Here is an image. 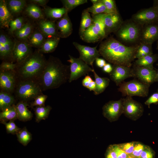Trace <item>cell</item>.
I'll use <instances>...</instances> for the list:
<instances>
[{"instance_id":"20","label":"cell","mask_w":158,"mask_h":158,"mask_svg":"<svg viewBox=\"0 0 158 158\" xmlns=\"http://www.w3.org/2000/svg\"><path fill=\"white\" fill-rule=\"evenodd\" d=\"M80 37L83 40L89 43L96 42L103 39L93 23L80 35Z\"/></svg>"},{"instance_id":"45","label":"cell","mask_w":158,"mask_h":158,"mask_svg":"<svg viewBox=\"0 0 158 158\" xmlns=\"http://www.w3.org/2000/svg\"><path fill=\"white\" fill-rule=\"evenodd\" d=\"M145 145L141 143L136 142L133 151L130 157L140 158Z\"/></svg>"},{"instance_id":"30","label":"cell","mask_w":158,"mask_h":158,"mask_svg":"<svg viewBox=\"0 0 158 158\" xmlns=\"http://www.w3.org/2000/svg\"><path fill=\"white\" fill-rule=\"evenodd\" d=\"M156 55L151 54L147 56L136 60L134 65L153 69V64L157 60Z\"/></svg>"},{"instance_id":"50","label":"cell","mask_w":158,"mask_h":158,"mask_svg":"<svg viewBox=\"0 0 158 158\" xmlns=\"http://www.w3.org/2000/svg\"><path fill=\"white\" fill-rule=\"evenodd\" d=\"M105 158H118L112 145L107 147L105 154Z\"/></svg>"},{"instance_id":"36","label":"cell","mask_w":158,"mask_h":158,"mask_svg":"<svg viewBox=\"0 0 158 158\" xmlns=\"http://www.w3.org/2000/svg\"><path fill=\"white\" fill-rule=\"evenodd\" d=\"M26 11L30 17L35 19H40L44 17L40 8L35 4L28 5L26 9Z\"/></svg>"},{"instance_id":"13","label":"cell","mask_w":158,"mask_h":158,"mask_svg":"<svg viewBox=\"0 0 158 158\" xmlns=\"http://www.w3.org/2000/svg\"><path fill=\"white\" fill-rule=\"evenodd\" d=\"M113 70L109 74L111 80L119 86L128 78L133 77L132 68L127 66L113 65Z\"/></svg>"},{"instance_id":"62","label":"cell","mask_w":158,"mask_h":158,"mask_svg":"<svg viewBox=\"0 0 158 158\" xmlns=\"http://www.w3.org/2000/svg\"></svg>"},{"instance_id":"19","label":"cell","mask_w":158,"mask_h":158,"mask_svg":"<svg viewBox=\"0 0 158 158\" xmlns=\"http://www.w3.org/2000/svg\"><path fill=\"white\" fill-rule=\"evenodd\" d=\"M56 27L59 31L60 37L66 38L71 34L73 30L72 25L68 12L58 21Z\"/></svg>"},{"instance_id":"12","label":"cell","mask_w":158,"mask_h":158,"mask_svg":"<svg viewBox=\"0 0 158 158\" xmlns=\"http://www.w3.org/2000/svg\"><path fill=\"white\" fill-rule=\"evenodd\" d=\"M73 44L79 53V58L94 69V61L101 56L98 50L97 49V46L91 47L75 42H73Z\"/></svg>"},{"instance_id":"51","label":"cell","mask_w":158,"mask_h":158,"mask_svg":"<svg viewBox=\"0 0 158 158\" xmlns=\"http://www.w3.org/2000/svg\"><path fill=\"white\" fill-rule=\"evenodd\" d=\"M158 103V93H155L152 95L145 102V104L148 106L152 103L157 104Z\"/></svg>"},{"instance_id":"24","label":"cell","mask_w":158,"mask_h":158,"mask_svg":"<svg viewBox=\"0 0 158 158\" xmlns=\"http://www.w3.org/2000/svg\"><path fill=\"white\" fill-rule=\"evenodd\" d=\"M92 72L94 75L96 84V87L94 92L95 95H98L105 90L109 86L110 80L108 78L100 77L95 70Z\"/></svg>"},{"instance_id":"2","label":"cell","mask_w":158,"mask_h":158,"mask_svg":"<svg viewBox=\"0 0 158 158\" xmlns=\"http://www.w3.org/2000/svg\"><path fill=\"white\" fill-rule=\"evenodd\" d=\"M70 66L58 58L50 56L37 81L43 91L58 88L69 80Z\"/></svg>"},{"instance_id":"49","label":"cell","mask_w":158,"mask_h":158,"mask_svg":"<svg viewBox=\"0 0 158 158\" xmlns=\"http://www.w3.org/2000/svg\"><path fill=\"white\" fill-rule=\"evenodd\" d=\"M116 153L118 158H129L130 156L121 150L118 144L112 145Z\"/></svg>"},{"instance_id":"31","label":"cell","mask_w":158,"mask_h":158,"mask_svg":"<svg viewBox=\"0 0 158 158\" xmlns=\"http://www.w3.org/2000/svg\"><path fill=\"white\" fill-rule=\"evenodd\" d=\"M51 109V107L49 105L36 106L34 109L36 122H39L42 120L47 118Z\"/></svg>"},{"instance_id":"56","label":"cell","mask_w":158,"mask_h":158,"mask_svg":"<svg viewBox=\"0 0 158 158\" xmlns=\"http://www.w3.org/2000/svg\"><path fill=\"white\" fill-rule=\"evenodd\" d=\"M95 87L96 84L95 82L93 80L90 83L87 88L90 91H94L95 90Z\"/></svg>"},{"instance_id":"11","label":"cell","mask_w":158,"mask_h":158,"mask_svg":"<svg viewBox=\"0 0 158 158\" xmlns=\"http://www.w3.org/2000/svg\"><path fill=\"white\" fill-rule=\"evenodd\" d=\"M19 80L15 70H0V90L14 93Z\"/></svg>"},{"instance_id":"1","label":"cell","mask_w":158,"mask_h":158,"mask_svg":"<svg viewBox=\"0 0 158 158\" xmlns=\"http://www.w3.org/2000/svg\"><path fill=\"white\" fill-rule=\"evenodd\" d=\"M138 45L126 46L111 37L101 43L98 51L101 56L113 65L131 67L135 59Z\"/></svg>"},{"instance_id":"53","label":"cell","mask_w":158,"mask_h":158,"mask_svg":"<svg viewBox=\"0 0 158 158\" xmlns=\"http://www.w3.org/2000/svg\"><path fill=\"white\" fill-rule=\"evenodd\" d=\"M95 61L97 65L100 68H102L106 64L105 61L103 59L98 58Z\"/></svg>"},{"instance_id":"59","label":"cell","mask_w":158,"mask_h":158,"mask_svg":"<svg viewBox=\"0 0 158 158\" xmlns=\"http://www.w3.org/2000/svg\"><path fill=\"white\" fill-rule=\"evenodd\" d=\"M154 7H155L156 8V9L158 11V1H157V3L156 5L155 6H154Z\"/></svg>"},{"instance_id":"54","label":"cell","mask_w":158,"mask_h":158,"mask_svg":"<svg viewBox=\"0 0 158 158\" xmlns=\"http://www.w3.org/2000/svg\"><path fill=\"white\" fill-rule=\"evenodd\" d=\"M103 71L106 73H110L113 70V66L110 63H107L102 68Z\"/></svg>"},{"instance_id":"9","label":"cell","mask_w":158,"mask_h":158,"mask_svg":"<svg viewBox=\"0 0 158 158\" xmlns=\"http://www.w3.org/2000/svg\"><path fill=\"white\" fill-rule=\"evenodd\" d=\"M133 21L142 26L158 22V11L154 7L142 9L133 15Z\"/></svg>"},{"instance_id":"57","label":"cell","mask_w":158,"mask_h":158,"mask_svg":"<svg viewBox=\"0 0 158 158\" xmlns=\"http://www.w3.org/2000/svg\"><path fill=\"white\" fill-rule=\"evenodd\" d=\"M99 0H91L90 1L93 4H94L97 3Z\"/></svg>"},{"instance_id":"21","label":"cell","mask_w":158,"mask_h":158,"mask_svg":"<svg viewBox=\"0 0 158 158\" xmlns=\"http://www.w3.org/2000/svg\"><path fill=\"white\" fill-rule=\"evenodd\" d=\"M39 26L42 32L45 36L51 37L53 38L58 37L56 36L57 33L56 27L53 21L42 20L40 22Z\"/></svg>"},{"instance_id":"16","label":"cell","mask_w":158,"mask_h":158,"mask_svg":"<svg viewBox=\"0 0 158 158\" xmlns=\"http://www.w3.org/2000/svg\"><path fill=\"white\" fill-rule=\"evenodd\" d=\"M32 53L28 44L25 42H17L13 52L12 59L18 65L23 61Z\"/></svg>"},{"instance_id":"34","label":"cell","mask_w":158,"mask_h":158,"mask_svg":"<svg viewBox=\"0 0 158 158\" xmlns=\"http://www.w3.org/2000/svg\"><path fill=\"white\" fill-rule=\"evenodd\" d=\"M45 36L42 32L36 31L29 38L30 44L35 47H40L45 41Z\"/></svg>"},{"instance_id":"10","label":"cell","mask_w":158,"mask_h":158,"mask_svg":"<svg viewBox=\"0 0 158 158\" xmlns=\"http://www.w3.org/2000/svg\"><path fill=\"white\" fill-rule=\"evenodd\" d=\"M123 99L111 100L106 103L102 107V114L109 121H117L123 114Z\"/></svg>"},{"instance_id":"38","label":"cell","mask_w":158,"mask_h":158,"mask_svg":"<svg viewBox=\"0 0 158 158\" xmlns=\"http://www.w3.org/2000/svg\"><path fill=\"white\" fill-rule=\"evenodd\" d=\"M32 27L29 23L23 24L22 28L15 32L16 36L19 39L24 40L28 38L32 32Z\"/></svg>"},{"instance_id":"35","label":"cell","mask_w":158,"mask_h":158,"mask_svg":"<svg viewBox=\"0 0 158 158\" xmlns=\"http://www.w3.org/2000/svg\"><path fill=\"white\" fill-rule=\"evenodd\" d=\"M92 18L90 14L86 9L84 10L82 14L79 29V32L81 35L92 24Z\"/></svg>"},{"instance_id":"44","label":"cell","mask_w":158,"mask_h":158,"mask_svg":"<svg viewBox=\"0 0 158 158\" xmlns=\"http://www.w3.org/2000/svg\"><path fill=\"white\" fill-rule=\"evenodd\" d=\"M1 123L5 125L7 132L8 133L16 134L20 129L17 126L14 121H10L8 123L2 121Z\"/></svg>"},{"instance_id":"60","label":"cell","mask_w":158,"mask_h":158,"mask_svg":"<svg viewBox=\"0 0 158 158\" xmlns=\"http://www.w3.org/2000/svg\"><path fill=\"white\" fill-rule=\"evenodd\" d=\"M129 158H135L133 157H130Z\"/></svg>"},{"instance_id":"48","label":"cell","mask_w":158,"mask_h":158,"mask_svg":"<svg viewBox=\"0 0 158 158\" xmlns=\"http://www.w3.org/2000/svg\"><path fill=\"white\" fill-rule=\"evenodd\" d=\"M17 66V64L12 62L4 61L1 64L0 70H15Z\"/></svg>"},{"instance_id":"28","label":"cell","mask_w":158,"mask_h":158,"mask_svg":"<svg viewBox=\"0 0 158 158\" xmlns=\"http://www.w3.org/2000/svg\"><path fill=\"white\" fill-rule=\"evenodd\" d=\"M60 40V38L56 37L45 41L39 50L41 53H49L53 52L56 49Z\"/></svg>"},{"instance_id":"17","label":"cell","mask_w":158,"mask_h":158,"mask_svg":"<svg viewBox=\"0 0 158 158\" xmlns=\"http://www.w3.org/2000/svg\"><path fill=\"white\" fill-rule=\"evenodd\" d=\"M158 39V23L157 22L145 25L142 26L140 42L152 44Z\"/></svg>"},{"instance_id":"43","label":"cell","mask_w":158,"mask_h":158,"mask_svg":"<svg viewBox=\"0 0 158 158\" xmlns=\"http://www.w3.org/2000/svg\"><path fill=\"white\" fill-rule=\"evenodd\" d=\"M136 142H132L118 144L119 147L130 156L132 153Z\"/></svg>"},{"instance_id":"23","label":"cell","mask_w":158,"mask_h":158,"mask_svg":"<svg viewBox=\"0 0 158 158\" xmlns=\"http://www.w3.org/2000/svg\"><path fill=\"white\" fill-rule=\"evenodd\" d=\"M12 16L8 10L6 1L0 0V23L2 26L8 27L9 22L12 20Z\"/></svg>"},{"instance_id":"55","label":"cell","mask_w":158,"mask_h":158,"mask_svg":"<svg viewBox=\"0 0 158 158\" xmlns=\"http://www.w3.org/2000/svg\"><path fill=\"white\" fill-rule=\"evenodd\" d=\"M30 1L34 3L42 6L45 5L48 1L47 0H32Z\"/></svg>"},{"instance_id":"14","label":"cell","mask_w":158,"mask_h":158,"mask_svg":"<svg viewBox=\"0 0 158 158\" xmlns=\"http://www.w3.org/2000/svg\"><path fill=\"white\" fill-rule=\"evenodd\" d=\"M132 69L133 77L143 83L150 85L156 81V72L153 69L134 65Z\"/></svg>"},{"instance_id":"26","label":"cell","mask_w":158,"mask_h":158,"mask_svg":"<svg viewBox=\"0 0 158 158\" xmlns=\"http://www.w3.org/2000/svg\"><path fill=\"white\" fill-rule=\"evenodd\" d=\"M104 13L93 15L92 18V23L103 39L107 36L104 20Z\"/></svg>"},{"instance_id":"8","label":"cell","mask_w":158,"mask_h":158,"mask_svg":"<svg viewBox=\"0 0 158 158\" xmlns=\"http://www.w3.org/2000/svg\"><path fill=\"white\" fill-rule=\"evenodd\" d=\"M123 99V114L133 121H136L140 117L144 112L143 105L133 99L131 97L126 96Z\"/></svg>"},{"instance_id":"15","label":"cell","mask_w":158,"mask_h":158,"mask_svg":"<svg viewBox=\"0 0 158 158\" xmlns=\"http://www.w3.org/2000/svg\"><path fill=\"white\" fill-rule=\"evenodd\" d=\"M104 20L107 36L111 32H116L123 22L118 12L104 13Z\"/></svg>"},{"instance_id":"46","label":"cell","mask_w":158,"mask_h":158,"mask_svg":"<svg viewBox=\"0 0 158 158\" xmlns=\"http://www.w3.org/2000/svg\"><path fill=\"white\" fill-rule=\"evenodd\" d=\"M47 97V95L43 94L37 96L34 99V101L31 103L30 107H32L35 106H45L44 103Z\"/></svg>"},{"instance_id":"39","label":"cell","mask_w":158,"mask_h":158,"mask_svg":"<svg viewBox=\"0 0 158 158\" xmlns=\"http://www.w3.org/2000/svg\"><path fill=\"white\" fill-rule=\"evenodd\" d=\"M86 10L93 15L102 13H106V7L102 0H99L97 3L93 4L92 6L87 8Z\"/></svg>"},{"instance_id":"27","label":"cell","mask_w":158,"mask_h":158,"mask_svg":"<svg viewBox=\"0 0 158 158\" xmlns=\"http://www.w3.org/2000/svg\"><path fill=\"white\" fill-rule=\"evenodd\" d=\"M17 119H18V116L14 104L5 109L0 113L1 121H14Z\"/></svg>"},{"instance_id":"41","label":"cell","mask_w":158,"mask_h":158,"mask_svg":"<svg viewBox=\"0 0 158 158\" xmlns=\"http://www.w3.org/2000/svg\"><path fill=\"white\" fill-rule=\"evenodd\" d=\"M23 19L22 17L18 18L9 22L10 30L11 32H15L20 29L23 25Z\"/></svg>"},{"instance_id":"61","label":"cell","mask_w":158,"mask_h":158,"mask_svg":"<svg viewBox=\"0 0 158 158\" xmlns=\"http://www.w3.org/2000/svg\"><path fill=\"white\" fill-rule=\"evenodd\" d=\"M157 48L158 49V44H157Z\"/></svg>"},{"instance_id":"37","label":"cell","mask_w":158,"mask_h":158,"mask_svg":"<svg viewBox=\"0 0 158 158\" xmlns=\"http://www.w3.org/2000/svg\"><path fill=\"white\" fill-rule=\"evenodd\" d=\"M16 134L18 141L24 146L26 145L32 139L31 134L25 127L20 129Z\"/></svg>"},{"instance_id":"58","label":"cell","mask_w":158,"mask_h":158,"mask_svg":"<svg viewBox=\"0 0 158 158\" xmlns=\"http://www.w3.org/2000/svg\"><path fill=\"white\" fill-rule=\"evenodd\" d=\"M158 81V70L157 72H156V81Z\"/></svg>"},{"instance_id":"5","label":"cell","mask_w":158,"mask_h":158,"mask_svg":"<svg viewBox=\"0 0 158 158\" xmlns=\"http://www.w3.org/2000/svg\"><path fill=\"white\" fill-rule=\"evenodd\" d=\"M42 91L37 80H18L14 93L15 97L27 102L43 94Z\"/></svg>"},{"instance_id":"4","label":"cell","mask_w":158,"mask_h":158,"mask_svg":"<svg viewBox=\"0 0 158 158\" xmlns=\"http://www.w3.org/2000/svg\"><path fill=\"white\" fill-rule=\"evenodd\" d=\"M142 27L131 19L123 21L116 32L118 40L122 43L138 44L140 42Z\"/></svg>"},{"instance_id":"33","label":"cell","mask_w":158,"mask_h":158,"mask_svg":"<svg viewBox=\"0 0 158 158\" xmlns=\"http://www.w3.org/2000/svg\"><path fill=\"white\" fill-rule=\"evenodd\" d=\"M26 4V2L23 0H11L8 1V8L12 13L16 14L21 12Z\"/></svg>"},{"instance_id":"25","label":"cell","mask_w":158,"mask_h":158,"mask_svg":"<svg viewBox=\"0 0 158 158\" xmlns=\"http://www.w3.org/2000/svg\"><path fill=\"white\" fill-rule=\"evenodd\" d=\"M15 97L12 94L0 90V109L1 111L13 105L15 101Z\"/></svg>"},{"instance_id":"18","label":"cell","mask_w":158,"mask_h":158,"mask_svg":"<svg viewBox=\"0 0 158 158\" xmlns=\"http://www.w3.org/2000/svg\"><path fill=\"white\" fill-rule=\"evenodd\" d=\"M15 44V43L8 35L4 34H1L0 56L1 59L6 61L7 59H12Z\"/></svg>"},{"instance_id":"52","label":"cell","mask_w":158,"mask_h":158,"mask_svg":"<svg viewBox=\"0 0 158 158\" xmlns=\"http://www.w3.org/2000/svg\"><path fill=\"white\" fill-rule=\"evenodd\" d=\"M92 80L91 77L87 75L83 79L82 81V85L83 86L87 88L90 83Z\"/></svg>"},{"instance_id":"6","label":"cell","mask_w":158,"mask_h":158,"mask_svg":"<svg viewBox=\"0 0 158 158\" xmlns=\"http://www.w3.org/2000/svg\"><path fill=\"white\" fill-rule=\"evenodd\" d=\"M149 86L138 79H134L123 82L118 86V90L124 96L145 97L148 95Z\"/></svg>"},{"instance_id":"22","label":"cell","mask_w":158,"mask_h":158,"mask_svg":"<svg viewBox=\"0 0 158 158\" xmlns=\"http://www.w3.org/2000/svg\"><path fill=\"white\" fill-rule=\"evenodd\" d=\"M27 102L20 101L15 105L18 116V119L22 121H27L31 119L32 114L28 109Z\"/></svg>"},{"instance_id":"3","label":"cell","mask_w":158,"mask_h":158,"mask_svg":"<svg viewBox=\"0 0 158 158\" xmlns=\"http://www.w3.org/2000/svg\"><path fill=\"white\" fill-rule=\"evenodd\" d=\"M47 60L39 51L32 53L15 69L19 80H37L46 65Z\"/></svg>"},{"instance_id":"7","label":"cell","mask_w":158,"mask_h":158,"mask_svg":"<svg viewBox=\"0 0 158 158\" xmlns=\"http://www.w3.org/2000/svg\"><path fill=\"white\" fill-rule=\"evenodd\" d=\"M69 56V59L67 61L70 63L69 83L88 74L89 72H93L94 70L79 58H76L70 55Z\"/></svg>"},{"instance_id":"47","label":"cell","mask_w":158,"mask_h":158,"mask_svg":"<svg viewBox=\"0 0 158 158\" xmlns=\"http://www.w3.org/2000/svg\"><path fill=\"white\" fill-rule=\"evenodd\" d=\"M155 153L149 146L145 145L140 158H154Z\"/></svg>"},{"instance_id":"42","label":"cell","mask_w":158,"mask_h":158,"mask_svg":"<svg viewBox=\"0 0 158 158\" xmlns=\"http://www.w3.org/2000/svg\"><path fill=\"white\" fill-rule=\"evenodd\" d=\"M106 9V14L118 12L116 7L115 1L114 0H102Z\"/></svg>"},{"instance_id":"29","label":"cell","mask_w":158,"mask_h":158,"mask_svg":"<svg viewBox=\"0 0 158 158\" xmlns=\"http://www.w3.org/2000/svg\"><path fill=\"white\" fill-rule=\"evenodd\" d=\"M152 44L140 42L138 44L135 58L139 59L152 54Z\"/></svg>"},{"instance_id":"32","label":"cell","mask_w":158,"mask_h":158,"mask_svg":"<svg viewBox=\"0 0 158 158\" xmlns=\"http://www.w3.org/2000/svg\"><path fill=\"white\" fill-rule=\"evenodd\" d=\"M46 15L49 18L53 19L61 18L68 11L65 8H46L45 10Z\"/></svg>"},{"instance_id":"40","label":"cell","mask_w":158,"mask_h":158,"mask_svg":"<svg viewBox=\"0 0 158 158\" xmlns=\"http://www.w3.org/2000/svg\"><path fill=\"white\" fill-rule=\"evenodd\" d=\"M68 12L80 5L87 3V0H63L61 1Z\"/></svg>"}]
</instances>
